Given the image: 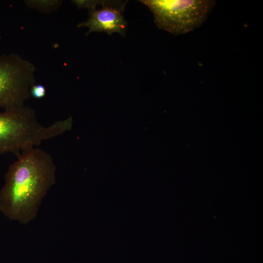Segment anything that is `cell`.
<instances>
[{
	"instance_id": "obj_1",
	"label": "cell",
	"mask_w": 263,
	"mask_h": 263,
	"mask_svg": "<svg viewBox=\"0 0 263 263\" xmlns=\"http://www.w3.org/2000/svg\"><path fill=\"white\" fill-rule=\"evenodd\" d=\"M5 174L0 211L12 220L27 224L36 218L42 199L56 183L51 155L35 147L16 155Z\"/></svg>"
},
{
	"instance_id": "obj_5",
	"label": "cell",
	"mask_w": 263,
	"mask_h": 263,
	"mask_svg": "<svg viewBox=\"0 0 263 263\" xmlns=\"http://www.w3.org/2000/svg\"><path fill=\"white\" fill-rule=\"evenodd\" d=\"M127 1L101 0V8L88 10L89 19L77 24V27L89 28L86 35L93 32H104L111 35L114 33L125 36L127 23L123 12Z\"/></svg>"
},
{
	"instance_id": "obj_2",
	"label": "cell",
	"mask_w": 263,
	"mask_h": 263,
	"mask_svg": "<svg viewBox=\"0 0 263 263\" xmlns=\"http://www.w3.org/2000/svg\"><path fill=\"white\" fill-rule=\"evenodd\" d=\"M152 12L160 29L174 35L188 33L199 27L215 5L210 0H141Z\"/></svg>"
},
{
	"instance_id": "obj_4",
	"label": "cell",
	"mask_w": 263,
	"mask_h": 263,
	"mask_svg": "<svg viewBox=\"0 0 263 263\" xmlns=\"http://www.w3.org/2000/svg\"><path fill=\"white\" fill-rule=\"evenodd\" d=\"M34 130L31 118L23 109L0 113V155L18 154L29 147Z\"/></svg>"
},
{
	"instance_id": "obj_8",
	"label": "cell",
	"mask_w": 263,
	"mask_h": 263,
	"mask_svg": "<svg viewBox=\"0 0 263 263\" xmlns=\"http://www.w3.org/2000/svg\"><path fill=\"white\" fill-rule=\"evenodd\" d=\"M46 89L41 84H34L31 88L30 94L34 98L40 99L46 95Z\"/></svg>"
},
{
	"instance_id": "obj_6",
	"label": "cell",
	"mask_w": 263,
	"mask_h": 263,
	"mask_svg": "<svg viewBox=\"0 0 263 263\" xmlns=\"http://www.w3.org/2000/svg\"><path fill=\"white\" fill-rule=\"evenodd\" d=\"M25 4L29 7L35 9L40 12L49 14L57 9L61 4V0H26Z\"/></svg>"
},
{
	"instance_id": "obj_3",
	"label": "cell",
	"mask_w": 263,
	"mask_h": 263,
	"mask_svg": "<svg viewBox=\"0 0 263 263\" xmlns=\"http://www.w3.org/2000/svg\"><path fill=\"white\" fill-rule=\"evenodd\" d=\"M36 67L15 53L0 55V108L14 110L24 106L35 84Z\"/></svg>"
},
{
	"instance_id": "obj_7",
	"label": "cell",
	"mask_w": 263,
	"mask_h": 263,
	"mask_svg": "<svg viewBox=\"0 0 263 263\" xmlns=\"http://www.w3.org/2000/svg\"><path fill=\"white\" fill-rule=\"evenodd\" d=\"M72 2L75 4L78 9L85 8L90 10L98 6L100 0H73Z\"/></svg>"
}]
</instances>
